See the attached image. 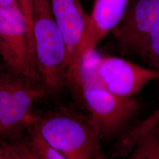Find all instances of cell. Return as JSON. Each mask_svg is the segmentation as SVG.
I'll return each instance as SVG.
<instances>
[{
  "instance_id": "cell-9",
  "label": "cell",
  "mask_w": 159,
  "mask_h": 159,
  "mask_svg": "<svg viewBox=\"0 0 159 159\" xmlns=\"http://www.w3.org/2000/svg\"><path fill=\"white\" fill-rule=\"evenodd\" d=\"M54 17L63 33L68 51V71L78 51L89 15L79 0H49Z\"/></svg>"
},
{
  "instance_id": "cell-6",
  "label": "cell",
  "mask_w": 159,
  "mask_h": 159,
  "mask_svg": "<svg viewBox=\"0 0 159 159\" xmlns=\"http://www.w3.org/2000/svg\"><path fill=\"white\" fill-rule=\"evenodd\" d=\"M81 66L102 87L121 96L133 97L149 82L159 80V70L146 68L120 57L99 56L95 51L83 59Z\"/></svg>"
},
{
  "instance_id": "cell-8",
  "label": "cell",
  "mask_w": 159,
  "mask_h": 159,
  "mask_svg": "<svg viewBox=\"0 0 159 159\" xmlns=\"http://www.w3.org/2000/svg\"><path fill=\"white\" fill-rule=\"evenodd\" d=\"M159 21V0H134L112 32L123 51L144 56L148 41Z\"/></svg>"
},
{
  "instance_id": "cell-4",
  "label": "cell",
  "mask_w": 159,
  "mask_h": 159,
  "mask_svg": "<svg viewBox=\"0 0 159 159\" xmlns=\"http://www.w3.org/2000/svg\"><path fill=\"white\" fill-rule=\"evenodd\" d=\"M74 93L80 95L102 139L113 136L136 114L139 103L133 97L119 96L100 84L81 66Z\"/></svg>"
},
{
  "instance_id": "cell-20",
  "label": "cell",
  "mask_w": 159,
  "mask_h": 159,
  "mask_svg": "<svg viewBox=\"0 0 159 159\" xmlns=\"http://www.w3.org/2000/svg\"><path fill=\"white\" fill-rule=\"evenodd\" d=\"M0 59H1V58H0Z\"/></svg>"
},
{
  "instance_id": "cell-18",
  "label": "cell",
  "mask_w": 159,
  "mask_h": 159,
  "mask_svg": "<svg viewBox=\"0 0 159 159\" xmlns=\"http://www.w3.org/2000/svg\"><path fill=\"white\" fill-rule=\"evenodd\" d=\"M0 159H7L1 143L0 142Z\"/></svg>"
},
{
  "instance_id": "cell-16",
  "label": "cell",
  "mask_w": 159,
  "mask_h": 159,
  "mask_svg": "<svg viewBox=\"0 0 159 159\" xmlns=\"http://www.w3.org/2000/svg\"><path fill=\"white\" fill-rule=\"evenodd\" d=\"M0 8H14L20 10L17 0H0Z\"/></svg>"
},
{
  "instance_id": "cell-17",
  "label": "cell",
  "mask_w": 159,
  "mask_h": 159,
  "mask_svg": "<svg viewBox=\"0 0 159 159\" xmlns=\"http://www.w3.org/2000/svg\"><path fill=\"white\" fill-rule=\"evenodd\" d=\"M149 134H151L153 136L155 140L159 144V124Z\"/></svg>"
},
{
  "instance_id": "cell-11",
  "label": "cell",
  "mask_w": 159,
  "mask_h": 159,
  "mask_svg": "<svg viewBox=\"0 0 159 159\" xmlns=\"http://www.w3.org/2000/svg\"><path fill=\"white\" fill-rule=\"evenodd\" d=\"M130 153L127 159H159V144L149 134Z\"/></svg>"
},
{
  "instance_id": "cell-12",
  "label": "cell",
  "mask_w": 159,
  "mask_h": 159,
  "mask_svg": "<svg viewBox=\"0 0 159 159\" xmlns=\"http://www.w3.org/2000/svg\"><path fill=\"white\" fill-rule=\"evenodd\" d=\"M7 159H41L27 142H2Z\"/></svg>"
},
{
  "instance_id": "cell-19",
  "label": "cell",
  "mask_w": 159,
  "mask_h": 159,
  "mask_svg": "<svg viewBox=\"0 0 159 159\" xmlns=\"http://www.w3.org/2000/svg\"><path fill=\"white\" fill-rule=\"evenodd\" d=\"M4 68H5V66H4L3 63H1L0 62V74L2 72V71L4 70Z\"/></svg>"
},
{
  "instance_id": "cell-13",
  "label": "cell",
  "mask_w": 159,
  "mask_h": 159,
  "mask_svg": "<svg viewBox=\"0 0 159 159\" xmlns=\"http://www.w3.org/2000/svg\"><path fill=\"white\" fill-rule=\"evenodd\" d=\"M144 57L152 68L159 70V21L150 35Z\"/></svg>"
},
{
  "instance_id": "cell-5",
  "label": "cell",
  "mask_w": 159,
  "mask_h": 159,
  "mask_svg": "<svg viewBox=\"0 0 159 159\" xmlns=\"http://www.w3.org/2000/svg\"><path fill=\"white\" fill-rule=\"evenodd\" d=\"M0 58L8 71L42 82L33 34L19 9L0 8Z\"/></svg>"
},
{
  "instance_id": "cell-10",
  "label": "cell",
  "mask_w": 159,
  "mask_h": 159,
  "mask_svg": "<svg viewBox=\"0 0 159 159\" xmlns=\"http://www.w3.org/2000/svg\"><path fill=\"white\" fill-rule=\"evenodd\" d=\"M27 143L41 159H67L57 150L52 148L43 139L34 128L31 126Z\"/></svg>"
},
{
  "instance_id": "cell-7",
  "label": "cell",
  "mask_w": 159,
  "mask_h": 159,
  "mask_svg": "<svg viewBox=\"0 0 159 159\" xmlns=\"http://www.w3.org/2000/svg\"><path fill=\"white\" fill-rule=\"evenodd\" d=\"M129 4V0H95L74 62L67 72L68 84H73L77 81L83 59L94 51L108 34L112 33Z\"/></svg>"
},
{
  "instance_id": "cell-3",
  "label": "cell",
  "mask_w": 159,
  "mask_h": 159,
  "mask_svg": "<svg viewBox=\"0 0 159 159\" xmlns=\"http://www.w3.org/2000/svg\"><path fill=\"white\" fill-rule=\"evenodd\" d=\"M49 92L42 82L6 67L0 74V142L16 138L34 123V103Z\"/></svg>"
},
{
  "instance_id": "cell-2",
  "label": "cell",
  "mask_w": 159,
  "mask_h": 159,
  "mask_svg": "<svg viewBox=\"0 0 159 159\" xmlns=\"http://www.w3.org/2000/svg\"><path fill=\"white\" fill-rule=\"evenodd\" d=\"M33 37L42 83L49 93L57 91L66 83L68 51L49 0H34Z\"/></svg>"
},
{
  "instance_id": "cell-15",
  "label": "cell",
  "mask_w": 159,
  "mask_h": 159,
  "mask_svg": "<svg viewBox=\"0 0 159 159\" xmlns=\"http://www.w3.org/2000/svg\"><path fill=\"white\" fill-rule=\"evenodd\" d=\"M159 123V107L147 119L145 120V124L150 129H153Z\"/></svg>"
},
{
  "instance_id": "cell-1",
  "label": "cell",
  "mask_w": 159,
  "mask_h": 159,
  "mask_svg": "<svg viewBox=\"0 0 159 159\" xmlns=\"http://www.w3.org/2000/svg\"><path fill=\"white\" fill-rule=\"evenodd\" d=\"M31 126L47 143L67 159H102V137L89 115L61 108L35 116Z\"/></svg>"
},
{
  "instance_id": "cell-14",
  "label": "cell",
  "mask_w": 159,
  "mask_h": 159,
  "mask_svg": "<svg viewBox=\"0 0 159 159\" xmlns=\"http://www.w3.org/2000/svg\"><path fill=\"white\" fill-rule=\"evenodd\" d=\"M18 5L23 14L29 30L33 34V17L34 0H17Z\"/></svg>"
}]
</instances>
